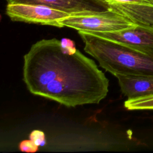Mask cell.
<instances>
[{
	"label": "cell",
	"instance_id": "10",
	"mask_svg": "<svg viewBox=\"0 0 153 153\" xmlns=\"http://www.w3.org/2000/svg\"><path fill=\"white\" fill-rule=\"evenodd\" d=\"M20 149L23 152H35L37 151L38 146H37L32 140L30 139L23 140L20 142L19 145Z\"/></svg>",
	"mask_w": 153,
	"mask_h": 153
},
{
	"label": "cell",
	"instance_id": "1",
	"mask_svg": "<svg viewBox=\"0 0 153 153\" xmlns=\"http://www.w3.org/2000/svg\"><path fill=\"white\" fill-rule=\"evenodd\" d=\"M23 75L31 93L66 106L99 103L108 92L109 80L94 61L78 50L66 52L56 38L32 45Z\"/></svg>",
	"mask_w": 153,
	"mask_h": 153
},
{
	"label": "cell",
	"instance_id": "9",
	"mask_svg": "<svg viewBox=\"0 0 153 153\" xmlns=\"http://www.w3.org/2000/svg\"><path fill=\"white\" fill-rule=\"evenodd\" d=\"M111 5L113 4H127L153 6V0H106Z\"/></svg>",
	"mask_w": 153,
	"mask_h": 153
},
{
	"label": "cell",
	"instance_id": "12",
	"mask_svg": "<svg viewBox=\"0 0 153 153\" xmlns=\"http://www.w3.org/2000/svg\"><path fill=\"white\" fill-rule=\"evenodd\" d=\"M60 41L62 48L66 52L74 53L77 50V49L75 47L74 42L72 40L68 38H63Z\"/></svg>",
	"mask_w": 153,
	"mask_h": 153
},
{
	"label": "cell",
	"instance_id": "3",
	"mask_svg": "<svg viewBox=\"0 0 153 153\" xmlns=\"http://www.w3.org/2000/svg\"><path fill=\"white\" fill-rule=\"evenodd\" d=\"M62 27L66 26L81 31L115 32L136 25L127 17L112 7L97 13L70 16L59 22Z\"/></svg>",
	"mask_w": 153,
	"mask_h": 153
},
{
	"label": "cell",
	"instance_id": "11",
	"mask_svg": "<svg viewBox=\"0 0 153 153\" xmlns=\"http://www.w3.org/2000/svg\"><path fill=\"white\" fill-rule=\"evenodd\" d=\"M29 138L38 146H42L45 144V137L42 131L34 130L30 133Z\"/></svg>",
	"mask_w": 153,
	"mask_h": 153
},
{
	"label": "cell",
	"instance_id": "6",
	"mask_svg": "<svg viewBox=\"0 0 153 153\" xmlns=\"http://www.w3.org/2000/svg\"><path fill=\"white\" fill-rule=\"evenodd\" d=\"M8 4L23 3L44 5L66 12L71 16L97 13L112 8L106 0H6Z\"/></svg>",
	"mask_w": 153,
	"mask_h": 153
},
{
	"label": "cell",
	"instance_id": "8",
	"mask_svg": "<svg viewBox=\"0 0 153 153\" xmlns=\"http://www.w3.org/2000/svg\"><path fill=\"white\" fill-rule=\"evenodd\" d=\"M124 107L128 110H153V95L128 99Z\"/></svg>",
	"mask_w": 153,
	"mask_h": 153
},
{
	"label": "cell",
	"instance_id": "4",
	"mask_svg": "<svg viewBox=\"0 0 153 153\" xmlns=\"http://www.w3.org/2000/svg\"><path fill=\"white\" fill-rule=\"evenodd\" d=\"M7 16L13 21L50 25L62 27L59 22L71 15L51 7L39 4L10 3L6 8Z\"/></svg>",
	"mask_w": 153,
	"mask_h": 153
},
{
	"label": "cell",
	"instance_id": "2",
	"mask_svg": "<svg viewBox=\"0 0 153 153\" xmlns=\"http://www.w3.org/2000/svg\"><path fill=\"white\" fill-rule=\"evenodd\" d=\"M78 32L84 42V51L114 76H153V57L89 32Z\"/></svg>",
	"mask_w": 153,
	"mask_h": 153
},
{
	"label": "cell",
	"instance_id": "7",
	"mask_svg": "<svg viewBox=\"0 0 153 153\" xmlns=\"http://www.w3.org/2000/svg\"><path fill=\"white\" fill-rule=\"evenodd\" d=\"M123 93L128 99L153 95V76L115 75Z\"/></svg>",
	"mask_w": 153,
	"mask_h": 153
},
{
	"label": "cell",
	"instance_id": "5",
	"mask_svg": "<svg viewBox=\"0 0 153 153\" xmlns=\"http://www.w3.org/2000/svg\"><path fill=\"white\" fill-rule=\"evenodd\" d=\"M153 57V25H138L115 32L84 31Z\"/></svg>",
	"mask_w": 153,
	"mask_h": 153
}]
</instances>
